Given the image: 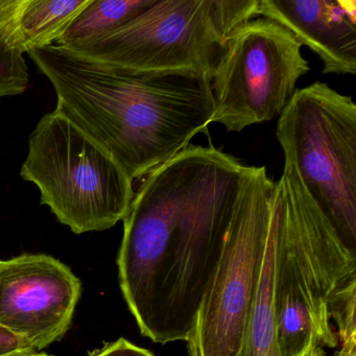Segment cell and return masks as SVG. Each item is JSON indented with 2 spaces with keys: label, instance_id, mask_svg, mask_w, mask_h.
I'll use <instances>...</instances> for the list:
<instances>
[{
  "label": "cell",
  "instance_id": "6da1fadb",
  "mask_svg": "<svg viewBox=\"0 0 356 356\" xmlns=\"http://www.w3.org/2000/svg\"><path fill=\"white\" fill-rule=\"evenodd\" d=\"M249 170L212 145H188L135 193L118 273L141 334L154 343L188 337Z\"/></svg>",
  "mask_w": 356,
  "mask_h": 356
},
{
  "label": "cell",
  "instance_id": "7a4b0ae2",
  "mask_svg": "<svg viewBox=\"0 0 356 356\" xmlns=\"http://www.w3.org/2000/svg\"><path fill=\"white\" fill-rule=\"evenodd\" d=\"M28 55L53 85L56 109L133 181L170 161L213 120L210 79L201 74L128 70L58 45Z\"/></svg>",
  "mask_w": 356,
  "mask_h": 356
},
{
  "label": "cell",
  "instance_id": "3957f363",
  "mask_svg": "<svg viewBox=\"0 0 356 356\" xmlns=\"http://www.w3.org/2000/svg\"><path fill=\"white\" fill-rule=\"evenodd\" d=\"M275 314L282 356H306L310 350H334L330 302L356 279V253L308 195L297 170L285 162L276 182Z\"/></svg>",
  "mask_w": 356,
  "mask_h": 356
},
{
  "label": "cell",
  "instance_id": "277c9868",
  "mask_svg": "<svg viewBox=\"0 0 356 356\" xmlns=\"http://www.w3.org/2000/svg\"><path fill=\"white\" fill-rule=\"evenodd\" d=\"M259 0H154L124 26L63 49L138 72H195L211 80L227 41L258 17Z\"/></svg>",
  "mask_w": 356,
  "mask_h": 356
},
{
  "label": "cell",
  "instance_id": "5b68a950",
  "mask_svg": "<svg viewBox=\"0 0 356 356\" xmlns=\"http://www.w3.org/2000/svg\"><path fill=\"white\" fill-rule=\"evenodd\" d=\"M20 176L37 185L41 204L76 234L112 228L134 200L122 166L57 109L31 133Z\"/></svg>",
  "mask_w": 356,
  "mask_h": 356
},
{
  "label": "cell",
  "instance_id": "8992f818",
  "mask_svg": "<svg viewBox=\"0 0 356 356\" xmlns=\"http://www.w3.org/2000/svg\"><path fill=\"white\" fill-rule=\"evenodd\" d=\"M277 138L339 241L356 253V106L325 83L298 89Z\"/></svg>",
  "mask_w": 356,
  "mask_h": 356
},
{
  "label": "cell",
  "instance_id": "52a82bcc",
  "mask_svg": "<svg viewBox=\"0 0 356 356\" xmlns=\"http://www.w3.org/2000/svg\"><path fill=\"white\" fill-rule=\"evenodd\" d=\"M276 182L250 166L222 257L187 337L189 356H241L259 282Z\"/></svg>",
  "mask_w": 356,
  "mask_h": 356
},
{
  "label": "cell",
  "instance_id": "ba28073f",
  "mask_svg": "<svg viewBox=\"0 0 356 356\" xmlns=\"http://www.w3.org/2000/svg\"><path fill=\"white\" fill-rule=\"evenodd\" d=\"M301 47L286 29L266 18L238 26L210 80L212 122L241 132L280 116L298 81L310 70Z\"/></svg>",
  "mask_w": 356,
  "mask_h": 356
},
{
  "label": "cell",
  "instance_id": "9c48e42d",
  "mask_svg": "<svg viewBox=\"0 0 356 356\" xmlns=\"http://www.w3.org/2000/svg\"><path fill=\"white\" fill-rule=\"evenodd\" d=\"M82 285L51 256L24 254L0 261V325L38 350L67 332Z\"/></svg>",
  "mask_w": 356,
  "mask_h": 356
},
{
  "label": "cell",
  "instance_id": "30bf717a",
  "mask_svg": "<svg viewBox=\"0 0 356 356\" xmlns=\"http://www.w3.org/2000/svg\"><path fill=\"white\" fill-rule=\"evenodd\" d=\"M258 15L316 53L323 74H356L355 0H259Z\"/></svg>",
  "mask_w": 356,
  "mask_h": 356
},
{
  "label": "cell",
  "instance_id": "8fae6325",
  "mask_svg": "<svg viewBox=\"0 0 356 356\" xmlns=\"http://www.w3.org/2000/svg\"><path fill=\"white\" fill-rule=\"evenodd\" d=\"M91 0H12L16 44L22 54L57 44Z\"/></svg>",
  "mask_w": 356,
  "mask_h": 356
},
{
  "label": "cell",
  "instance_id": "7c38bea8",
  "mask_svg": "<svg viewBox=\"0 0 356 356\" xmlns=\"http://www.w3.org/2000/svg\"><path fill=\"white\" fill-rule=\"evenodd\" d=\"M153 3L154 0H91L55 45L65 47L115 30Z\"/></svg>",
  "mask_w": 356,
  "mask_h": 356
},
{
  "label": "cell",
  "instance_id": "4fadbf2b",
  "mask_svg": "<svg viewBox=\"0 0 356 356\" xmlns=\"http://www.w3.org/2000/svg\"><path fill=\"white\" fill-rule=\"evenodd\" d=\"M11 6L12 0H0V97L22 95L29 86L28 66L16 44Z\"/></svg>",
  "mask_w": 356,
  "mask_h": 356
},
{
  "label": "cell",
  "instance_id": "5bb4252c",
  "mask_svg": "<svg viewBox=\"0 0 356 356\" xmlns=\"http://www.w3.org/2000/svg\"><path fill=\"white\" fill-rule=\"evenodd\" d=\"M355 300L356 279L339 289L331 299V323L337 343L332 356H356Z\"/></svg>",
  "mask_w": 356,
  "mask_h": 356
},
{
  "label": "cell",
  "instance_id": "9a60e30c",
  "mask_svg": "<svg viewBox=\"0 0 356 356\" xmlns=\"http://www.w3.org/2000/svg\"><path fill=\"white\" fill-rule=\"evenodd\" d=\"M36 352L28 339L0 325V356H26Z\"/></svg>",
  "mask_w": 356,
  "mask_h": 356
},
{
  "label": "cell",
  "instance_id": "2e32d148",
  "mask_svg": "<svg viewBox=\"0 0 356 356\" xmlns=\"http://www.w3.org/2000/svg\"><path fill=\"white\" fill-rule=\"evenodd\" d=\"M90 356H155L149 350L134 345L126 339H120L113 343L91 353Z\"/></svg>",
  "mask_w": 356,
  "mask_h": 356
},
{
  "label": "cell",
  "instance_id": "e0dca14e",
  "mask_svg": "<svg viewBox=\"0 0 356 356\" xmlns=\"http://www.w3.org/2000/svg\"><path fill=\"white\" fill-rule=\"evenodd\" d=\"M306 356H318V350H316V349L310 350L309 353H308L307 355H306Z\"/></svg>",
  "mask_w": 356,
  "mask_h": 356
},
{
  "label": "cell",
  "instance_id": "ac0fdd59",
  "mask_svg": "<svg viewBox=\"0 0 356 356\" xmlns=\"http://www.w3.org/2000/svg\"><path fill=\"white\" fill-rule=\"evenodd\" d=\"M26 356H49V355H47V354H45V353H34V354H31V355H26Z\"/></svg>",
  "mask_w": 356,
  "mask_h": 356
}]
</instances>
